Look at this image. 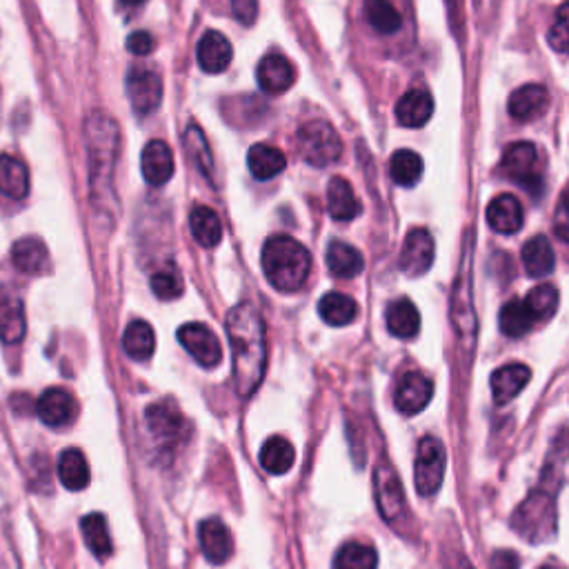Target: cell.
<instances>
[{
    "instance_id": "obj_40",
    "label": "cell",
    "mask_w": 569,
    "mask_h": 569,
    "mask_svg": "<svg viewBox=\"0 0 569 569\" xmlns=\"http://www.w3.org/2000/svg\"><path fill=\"white\" fill-rule=\"evenodd\" d=\"M498 323H501V332L505 336L518 338V336H525L536 321H534L532 312H529V307L525 305V301H518V298H514V301L503 305L501 316H498Z\"/></svg>"
},
{
    "instance_id": "obj_1",
    "label": "cell",
    "mask_w": 569,
    "mask_h": 569,
    "mask_svg": "<svg viewBox=\"0 0 569 569\" xmlns=\"http://www.w3.org/2000/svg\"><path fill=\"white\" fill-rule=\"evenodd\" d=\"M569 458V427L561 429L554 438V445L549 449L545 472L541 476V485H538L532 494H529L521 507L516 509L512 518V527L529 543L541 545L552 541L556 536V481L561 478L563 465Z\"/></svg>"
},
{
    "instance_id": "obj_29",
    "label": "cell",
    "mask_w": 569,
    "mask_h": 569,
    "mask_svg": "<svg viewBox=\"0 0 569 569\" xmlns=\"http://www.w3.org/2000/svg\"><path fill=\"white\" fill-rule=\"evenodd\" d=\"M387 329L398 338H414L421 329V314L409 298H398L387 307L385 314Z\"/></svg>"
},
{
    "instance_id": "obj_36",
    "label": "cell",
    "mask_w": 569,
    "mask_h": 569,
    "mask_svg": "<svg viewBox=\"0 0 569 569\" xmlns=\"http://www.w3.org/2000/svg\"><path fill=\"white\" fill-rule=\"evenodd\" d=\"M185 149L189 158H192L198 172H201L207 181H214V156L212 149L207 145V138L203 134V129L198 125H189L185 129Z\"/></svg>"
},
{
    "instance_id": "obj_15",
    "label": "cell",
    "mask_w": 569,
    "mask_h": 569,
    "mask_svg": "<svg viewBox=\"0 0 569 569\" xmlns=\"http://www.w3.org/2000/svg\"><path fill=\"white\" fill-rule=\"evenodd\" d=\"M258 85H261L263 92L278 96L285 94L289 87L296 81L294 65L287 61L283 54H267L256 69Z\"/></svg>"
},
{
    "instance_id": "obj_51",
    "label": "cell",
    "mask_w": 569,
    "mask_h": 569,
    "mask_svg": "<svg viewBox=\"0 0 569 569\" xmlns=\"http://www.w3.org/2000/svg\"><path fill=\"white\" fill-rule=\"evenodd\" d=\"M543 569H556V567H543Z\"/></svg>"
},
{
    "instance_id": "obj_46",
    "label": "cell",
    "mask_w": 569,
    "mask_h": 569,
    "mask_svg": "<svg viewBox=\"0 0 569 569\" xmlns=\"http://www.w3.org/2000/svg\"><path fill=\"white\" fill-rule=\"evenodd\" d=\"M232 3V12L236 21L243 25H252L258 16V0H229Z\"/></svg>"
},
{
    "instance_id": "obj_6",
    "label": "cell",
    "mask_w": 569,
    "mask_h": 569,
    "mask_svg": "<svg viewBox=\"0 0 569 569\" xmlns=\"http://www.w3.org/2000/svg\"><path fill=\"white\" fill-rule=\"evenodd\" d=\"M145 427L161 454L174 452L178 443H181L187 434V423L181 414V409H178L172 401L149 405L145 409Z\"/></svg>"
},
{
    "instance_id": "obj_20",
    "label": "cell",
    "mask_w": 569,
    "mask_h": 569,
    "mask_svg": "<svg viewBox=\"0 0 569 569\" xmlns=\"http://www.w3.org/2000/svg\"><path fill=\"white\" fill-rule=\"evenodd\" d=\"M36 414L49 427H65L74 418V398L63 387L45 389L36 401Z\"/></svg>"
},
{
    "instance_id": "obj_30",
    "label": "cell",
    "mask_w": 569,
    "mask_h": 569,
    "mask_svg": "<svg viewBox=\"0 0 569 569\" xmlns=\"http://www.w3.org/2000/svg\"><path fill=\"white\" fill-rule=\"evenodd\" d=\"M189 229L196 238L198 245L216 247L223 238V223L212 207L196 205L189 214Z\"/></svg>"
},
{
    "instance_id": "obj_45",
    "label": "cell",
    "mask_w": 569,
    "mask_h": 569,
    "mask_svg": "<svg viewBox=\"0 0 569 569\" xmlns=\"http://www.w3.org/2000/svg\"><path fill=\"white\" fill-rule=\"evenodd\" d=\"M554 232L558 238H561V241H565L569 245V187L565 189L561 201H558V205H556Z\"/></svg>"
},
{
    "instance_id": "obj_38",
    "label": "cell",
    "mask_w": 569,
    "mask_h": 569,
    "mask_svg": "<svg viewBox=\"0 0 569 569\" xmlns=\"http://www.w3.org/2000/svg\"><path fill=\"white\" fill-rule=\"evenodd\" d=\"M367 21L378 34L392 36L403 27V16L389 0H367L365 3Z\"/></svg>"
},
{
    "instance_id": "obj_12",
    "label": "cell",
    "mask_w": 569,
    "mask_h": 569,
    "mask_svg": "<svg viewBox=\"0 0 569 569\" xmlns=\"http://www.w3.org/2000/svg\"><path fill=\"white\" fill-rule=\"evenodd\" d=\"M432 396H434L432 378H427L423 372L412 369V372H405L401 376V381H398L394 392V403L398 412L412 416L425 409L427 403L432 401Z\"/></svg>"
},
{
    "instance_id": "obj_24",
    "label": "cell",
    "mask_w": 569,
    "mask_h": 569,
    "mask_svg": "<svg viewBox=\"0 0 569 569\" xmlns=\"http://www.w3.org/2000/svg\"><path fill=\"white\" fill-rule=\"evenodd\" d=\"M327 212L334 221H354L361 214V203L354 194V187L343 176H334L327 185Z\"/></svg>"
},
{
    "instance_id": "obj_18",
    "label": "cell",
    "mask_w": 569,
    "mask_h": 569,
    "mask_svg": "<svg viewBox=\"0 0 569 569\" xmlns=\"http://www.w3.org/2000/svg\"><path fill=\"white\" fill-rule=\"evenodd\" d=\"M141 169L147 185L161 187L174 176V154L165 141H149L141 156Z\"/></svg>"
},
{
    "instance_id": "obj_14",
    "label": "cell",
    "mask_w": 569,
    "mask_h": 569,
    "mask_svg": "<svg viewBox=\"0 0 569 569\" xmlns=\"http://www.w3.org/2000/svg\"><path fill=\"white\" fill-rule=\"evenodd\" d=\"M198 541H201V549L209 563L221 565L229 561V556L234 552V541L229 534L227 525L221 518H207L198 527Z\"/></svg>"
},
{
    "instance_id": "obj_31",
    "label": "cell",
    "mask_w": 569,
    "mask_h": 569,
    "mask_svg": "<svg viewBox=\"0 0 569 569\" xmlns=\"http://www.w3.org/2000/svg\"><path fill=\"white\" fill-rule=\"evenodd\" d=\"M523 265H525L527 276H532V278L552 274L554 265H556L552 243H549L545 236L529 238L523 247Z\"/></svg>"
},
{
    "instance_id": "obj_41",
    "label": "cell",
    "mask_w": 569,
    "mask_h": 569,
    "mask_svg": "<svg viewBox=\"0 0 569 569\" xmlns=\"http://www.w3.org/2000/svg\"><path fill=\"white\" fill-rule=\"evenodd\" d=\"M378 554L372 545L347 543L334 558V569H376Z\"/></svg>"
},
{
    "instance_id": "obj_10",
    "label": "cell",
    "mask_w": 569,
    "mask_h": 569,
    "mask_svg": "<svg viewBox=\"0 0 569 569\" xmlns=\"http://www.w3.org/2000/svg\"><path fill=\"white\" fill-rule=\"evenodd\" d=\"M127 96L136 116L154 114L163 101L161 76L152 69L132 67L127 74Z\"/></svg>"
},
{
    "instance_id": "obj_9",
    "label": "cell",
    "mask_w": 569,
    "mask_h": 569,
    "mask_svg": "<svg viewBox=\"0 0 569 569\" xmlns=\"http://www.w3.org/2000/svg\"><path fill=\"white\" fill-rule=\"evenodd\" d=\"M501 174L512 178L514 183L527 187L529 192H538L543 185V178L538 174V152L532 143L518 141L507 147L501 161Z\"/></svg>"
},
{
    "instance_id": "obj_25",
    "label": "cell",
    "mask_w": 569,
    "mask_h": 569,
    "mask_svg": "<svg viewBox=\"0 0 569 569\" xmlns=\"http://www.w3.org/2000/svg\"><path fill=\"white\" fill-rule=\"evenodd\" d=\"M529 378H532V372H529L527 365H521V363H512V365L496 369V372L492 374L494 403L505 405L512 401L514 396L523 392L525 385L529 383Z\"/></svg>"
},
{
    "instance_id": "obj_32",
    "label": "cell",
    "mask_w": 569,
    "mask_h": 569,
    "mask_svg": "<svg viewBox=\"0 0 569 569\" xmlns=\"http://www.w3.org/2000/svg\"><path fill=\"white\" fill-rule=\"evenodd\" d=\"M123 349L132 361H149L156 349L154 329L145 321H132L123 334Z\"/></svg>"
},
{
    "instance_id": "obj_13",
    "label": "cell",
    "mask_w": 569,
    "mask_h": 569,
    "mask_svg": "<svg viewBox=\"0 0 569 569\" xmlns=\"http://www.w3.org/2000/svg\"><path fill=\"white\" fill-rule=\"evenodd\" d=\"M434 263V238L427 229H412L407 234L403 252H401V269L407 276H423Z\"/></svg>"
},
{
    "instance_id": "obj_16",
    "label": "cell",
    "mask_w": 569,
    "mask_h": 569,
    "mask_svg": "<svg viewBox=\"0 0 569 569\" xmlns=\"http://www.w3.org/2000/svg\"><path fill=\"white\" fill-rule=\"evenodd\" d=\"M27 329L25 318V303L23 298L9 292V289H0V338L7 345H16L23 341Z\"/></svg>"
},
{
    "instance_id": "obj_50",
    "label": "cell",
    "mask_w": 569,
    "mask_h": 569,
    "mask_svg": "<svg viewBox=\"0 0 569 569\" xmlns=\"http://www.w3.org/2000/svg\"><path fill=\"white\" fill-rule=\"evenodd\" d=\"M145 0H121V5L125 7H138V5H143Z\"/></svg>"
},
{
    "instance_id": "obj_17",
    "label": "cell",
    "mask_w": 569,
    "mask_h": 569,
    "mask_svg": "<svg viewBox=\"0 0 569 569\" xmlns=\"http://www.w3.org/2000/svg\"><path fill=\"white\" fill-rule=\"evenodd\" d=\"M549 105V92L545 85H538V83H529L518 87L516 92L509 96V116L514 118V121H534V118L541 116Z\"/></svg>"
},
{
    "instance_id": "obj_49",
    "label": "cell",
    "mask_w": 569,
    "mask_h": 569,
    "mask_svg": "<svg viewBox=\"0 0 569 569\" xmlns=\"http://www.w3.org/2000/svg\"><path fill=\"white\" fill-rule=\"evenodd\" d=\"M447 569H474V567L469 565L463 556H458V561L454 563V567H452V565H447Z\"/></svg>"
},
{
    "instance_id": "obj_39",
    "label": "cell",
    "mask_w": 569,
    "mask_h": 569,
    "mask_svg": "<svg viewBox=\"0 0 569 569\" xmlns=\"http://www.w3.org/2000/svg\"><path fill=\"white\" fill-rule=\"evenodd\" d=\"M81 532L87 547L92 549V554L98 558H107L112 556V538H109V529H107V521L103 514H89L81 521Z\"/></svg>"
},
{
    "instance_id": "obj_26",
    "label": "cell",
    "mask_w": 569,
    "mask_h": 569,
    "mask_svg": "<svg viewBox=\"0 0 569 569\" xmlns=\"http://www.w3.org/2000/svg\"><path fill=\"white\" fill-rule=\"evenodd\" d=\"M247 167L256 181H272L287 167V158L278 147L258 143L249 149Z\"/></svg>"
},
{
    "instance_id": "obj_37",
    "label": "cell",
    "mask_w": 569,
    "mask_h": 569,
    "mask_svg": "<svg viewBox=\"0 0 569 569\" xmlns=\"http://www.w3.org/2000/svg\"><path fill=\"white\" fill-rule=\"evenodd\" d=\"M389 174L401 187H414L423 176V158L412 149H398L389 163Z\"/></svg>"
},
{
    "instance_id": "obj_4",
    "label": "cell",
    "mask_w": 569,
    "mask_h": 569,
    "mask_svg": "<svg viewBox=\"0 0 569 569\" xmlns=\"http://www.w3.org/2000/svg\"><path fill=\"white\" fill-rule=\"evenodd\" d=\"M263 272L278 292H298L312 272L307 247L292 236H272L263 245Z\"/></svg>"
},
{
    "instance_id": "obj_11",
    "label": "cell",
    "mask_w": 569,
    "mask_h": 569,
    "mask_svg": "<svg viewBox=\"0 0 569 569\" xmlns=\"http://www.w3.org/2000/svg\"><path fill=\"white\" fill-rule=\"evenodd\" d=\"M178 341L192 354L198 365L207 369L216 367L223 361V349L218 336L203 323H187L178 329Z\"/></svg>"
},
{
    "instance_id": "obj_19",
    "label": "cell",
    "mask_w": 569,
    "mask_h": 569,
    "mask_svg": "<svg viewBox=\"0 0 569 569\" xmlns=\"http://www.w3.org/2000/svg\"><path fill=\"white\" fill-rule=\"evenodd\" d=\"M196 58L203 72L223 74L234 58L232 43L221 32H205L196 47Z\"/></svg>"
},
{
    "instance_id": "obj_35",
    "label": "cell",
    "mask_w": 569,
    "mask_h": 569,
    "mask_svg": "<svg viewBox=\"0 0 569 569\" xmlns=\"http://www.w3.org/2000/svg\"><path fill=\"white\" fill-rule=\"evenodd\" d=\"M296 461V452L294 445L287 441L283 436H274L263 445L261 449V465L265 472L274 474V476H283L292 469Z\"/></svg>"
},
{
    "instance_id": "obj_3",
    "label": "cell",
    "mask_w": 569,
    "mask_h": 569,
    "mask_svg": "<svg viewBox=\"0 0 569 569\" xmlns=\"http://www.w3.org/2000/svg\"><path fill=\"white\" fill-rule=\"evenodd\" d=\"M85 147L89 161V196L98 214L114 218V169L121 149V129L112 116L94 112L85 121Z\"/></svg>"
},
{
    "instance_id": "obj_8",
    "label": "cell",
    "mask_w": 569,
    "mask_h": 569,
    "mask_svg": "<svg viewBox=\"0 0 569 569\" xmlns=\"http://www.w3.org/2000/svg\"><path fill=\"white\" fill-rule=\"evenodd\" d=\"M374 487H376V503H378V509H381V516L389 525L398 527L407 516V503H405L403 485L401 481H398L394 467L387 461L376 465Z\"/></svg>"
},
{
    "instance_id": "obj_21",
    "label": "cell",
    "mask_w": 569,
    "mask_h": 569,
    "mask_svg": "<svg viewBox=\"0 0 569 569\" xmlns=\"http://www.w3.org/2000/svg\"><path fill=\"white\" fill-rule=\"evenodd\" d=\"M523 205L512 194L496 196L487 205V223L498 234H516L523 227Z\"/></svg>"
},
{
    "instance_id": "obj_27",
    "label": "cell",
    "mask_w": 569,
    "mask_h": 569,
    "mask_svg": "<svg viewBox=\"0 0 569 569\" xmlns=\"http://www.w3.org/2000/svg\"><path fill=\"white\" fill-rule=\"evenodd\" d=\"M0 192L14 201H23L29 194V172L21 158L0 154Z\"/></svg>"
},
{
    "instance_id": "obj_33",
    "label": "cell",
    "mask_w": 569,
    "mask_h": 569,
    "mask_svg": "<svg viewBox=\"0 0 569 569\" xmlns=\"http://www.w3.org/2000/svg\"><path fill=\"white\" fill-rule=\"evenodd\" d=\"M318 312H321V318L327 325L345 327L349 323H354V318L358 314V305L352 296L341 292H329L321 298V303H318Z\"/></svg>"
},
{
    "instance_id": "obj_2",
    "label": "cell",
    "mask_w": 569,
    "mask_h": 569,
    "mask_svg": "<svg viewBox=\"0 0 569 569\" xmlns=\"http://www.w3.org/2000/svg\"><path fill=\"white\" fill-rule=\"evenodd\" d=\"M227 336L232 343L234 381L241 398H249L263 383L267 367L265 321L252 303L236 305L227 314Z\"/></svg>"
},
{
    "instance_id": "obj_42",
    "label": "cell",
    "mask_w": 569,
    "mask_h": 569,
    "mask_svg": "<svg viewBox=\"0 0 569 569\" xmlns=\"http://www.w3.org/2000/svg\"><path fill=\"white\" fill-rule=\"evenodd\" d=\"M152 289L161 301H174V298L181 296L185 292V283L181 272H178V267L169 263L158 269V272H154Z\"/></svg>"
},
{
    "instance_id": "obj_28",
    "label": "cell",
    "mask_w": 569,
    "mask_h": 569,
    "mask_svg": "<svg viewBox=\"0 0 569 569\" xmlns=\"http://www.w3.org/2000/svg\"><path fill=\"white\" fill-rule=\"evenodd\" d=\"M327 269L336 278H354L365 269L363 254L354 245L343 241H332L327 247Z\"/></svg>"
},
{
    "instance_id": "obj_23",
    "label": "cell",
    "mask_w": 569,
    "mask_h": 569,
    "mask_svg": "<svg viewBox=\"0 0 569 569\" xmlns=\"http://www.w3.org/2000/svg\"><path fill=\"white\" fill-rule=\"evenodd\" d=\"M12 263L16 265L18 272L29 276H41L49 272V252L47 245L41 238L25 236L21 241H16L12 247Z\"/></svg>"
},
{
    "instance_id": "obj_34",
    "label": "cell",
    "mask_w": 569,
    "mask_h": 569,
    "mask_svg": "<svg viewBox=\"0 0 569 569\" xmlns=\"http://www.w3.org/2000/svg\"><path fill=\"white\" fill-rule=\"evenodd\" d=\"M58 478L69 492H81L89 485V465L81 449H65L58 458Z\"/></svg>"
},
{
    "instance_id": "obj_7",
    "label": "cell",
    "mask_w": 569,
    "mask_h": 569,
    "mask_svg": "<svg viewBox=\"0 0 569 569\" xmlns=\"http://www.w3.org/2000/svg\"><path fill=\"white\" fill-rule=\"evenodd\" d=\"M447 465L445 445L434 436H425L418 443L416 465H414V483L421 496H434L443 485Z\"/></svg>"
},
{
    "instance_id": "obj_5",
    "label": "cell",
    "mask_w": 569,
    "mask_h": 569,
    "mask_svg": "<svg viewBox=\"0 0 569 569\" xmlns=\"http://www.w3.org/2000/svg\"><path fill=\"white\" fill-rule=\"evenodd\" d=\"M296 145L305 163L314 167H327L343 154L341 136H338L334 125L325 121H312L298 129Z\"/></svg>"
},
{
    "instance_id": "obj_22",
    "label": "cell",
    "mask_w": 569,
    "mask_h": 569,
    "mask_svg": "<svg viewBox=\"0 0 569 569\" xmlns=\"http://www.w3.org/2000/svg\"><path fill=\"white\" fill-rule=\"evenodd\" d=\"M394 114L396 121L403 127H423L434 114V98L425 89H409L407 94L401 96V101L396 103Z\"/></svg>"
},
{
    "instance_id": "obj_43",
    "label": "cell",
    "mask_w": 569,
    "mask_h": 569,
    "mask_svg": "<svg viewBox=\"0 0 569 569\" xmlns=\"http://www.w3.org/2000/svg\"><path fill=\"white\" fill-rule=\"evenodd\" d=\"M525 305L529 307V312H532L534 321H547V318H552L556 307H558V292L554 285H538L534 287L532 292L527 294L525 298Z\"/></svg>"
},
{
    "instance_id": "obj_44",
    "label": "cell",
    "mask_w": 569,
    "mask_h": 569,
    "mask_svg": "<svg viewBox=\"0 0 569 569\" xmlns=\"http://www.w3.org/2000/svg\"><path fill=\"white\" fill-rule=\"evenodd\" d=\"M547 43L558 54H569V0L556 9L554 23L547 32Z\"/></svg>"
},
{
    "instance_id": "obj_47",
    "label": "cell",
    "mask_w": 569,
    "mask_h": 569,
    "mask_svg": "<svg viewBox=\"0 0 569 569\" xmlns=\"http://www.w3.org/2000/svg\"><path fill=\"white\" fill-rule=\"evenodd\" d=\"M154 38L149 32H134L132 36L127 38V49L132 54L136 56H147V54H152V49H154Z\"/></svg>"
},
{
    "instance_id": "obj_48",
    "label": "cell",
    "mask_w": 569,
    "mask_h": 569,
    "mask_svg": "<svg viewBox=\"0 0 569 569\" xmlns=\"http://www.w3.org/2000/svg\"><path fill=\"white\" fill-rule=\"evenodd\" d=\"M492 563L494 569H518V556L514 552H496Z\"/></svg>"
}]
</instances>
